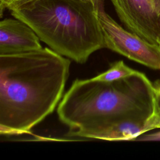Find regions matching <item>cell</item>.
Returning a JSON list of instances; mask_svg holds the SVG:
<instances>
[{
    "label": "cell",
    "instance_id": "10",
    "mask_svg": "<svg viewBox=\"0 0 160 160\" xmlns=\"http://www.w3.org/2000/svg\"><path fill=\"white\" fill-rule=\"evenodd\" d=\"M138 139V140H149V141H160V131L148 134V135H144V136H139L135 140Z\"/></svg>",
    "mask_w": 160,
    "mask_h": 160
},
{
    "label": "cell",
    "instance_id": "2",
    "mask_svg": "<svg viewBox=\"0 0 160 160\" xmlns=\"http://www.w3.org/2000/svg\"><path fill=\"white\" fill-rule=\"evenodd\" d=\"M70 59L48 48L0 56V134L29 133L60 102Z\"/></svg>",
    "mask_w": 160,
    "mask_h": 160
},
{
    "label": "cell",
    "instance_id": "12",
    "mask_svg": "<svg viewBox=\"0 0 160 160\" xmlns=\"http://www.w3.org/2000/svg\"><path fill=\"white\" fill-rule=\"evenodd\" d=\"M160 16V0H149Z\"/></svg>",
    "mask_w": 160,
    "mask_h": 160
},
{
    "label": "cell",
    "instance_id": "6",
    "mask_svg": "<svg viewBox=\"0 0 160 160\" xmlns=\"http://www.w3.org/2000/svg\"><path fill=\"white\" fill-rule=\"evenodd\" d=\"M42 48L39 38L23 21L14 18L0 22V56L22 54Z\"/></svg>",
    "mask_w": 160,
    "mask_h": 160
},
{
    "label": "cell",
    "instance_id": "8",
    "mask_svg": "<svg viewBox=\"0 0 160 160\" xmlns=\"http://www.w3.org/2000/svg\"><path fill=\"white\" fill-rule=\"evenodd\" d=\"M160 129V80L152 83V109L147 119L145 131Z\"/></svg>",
    "mask_w": 160,
    "mask_h": 160
},
{
    "label": "cell",
    "instance_id": "4",
    "mask_svg": "<svg viewBox=\"0 0 160 160\" xmlns=\"http://www.w3.org/2000/svg\"><path fill=\"white\" fill-rule=\"evenodd\" d=\"M105 48L154 70H160V46L152 44L117 23L104 10L98 11Z\"/></svg>",
    "mask_w": 160,
    "mask_h": 160
},
{
    "label": "cell",
    "instance_id": "7",
    "mask_svg": "<svg viewBox=\"0 0 160 160\" xmlns=\"http://www.w3.org/2000/svg\"><path fill=\"white\" fill-rule=\"evenodd\" d=\"M134 70L126 66L122 61L114 62L110 64L109 68L96 78L101 81L111 82L129 76L134 73Z\"/></svg>",
    "mask_w": 160,
    "mask_h": 160
},
{
    "label": "cell",
    "instance_id": "11",
    "mask_svg": "<svg viewBox=\"0 0 160 160\" xmlns=\"http://www.w3.org/2000/svg\"><path fill=\"white\" fill-rule=\"evenodd\" d=\"M91 2L96 8L97 11L101 8L104 7V0H86Z\"/></svg>",
    "mask_w": 160,
    "mask_h": 160
},
{
    "label": "cell",
    "instance_id": "1",
    "mask_svg": "<svg viewBox=\"0 0 160 160\" xmlns=\"http://www.w3.org/2000/svg\"><path fill=\"white\" fill-rule=\"evenodd\" d=\"M152 109V83L136 71L111 82L74 80L57 109L68 135L107 141L135 140L146 132Z\"/></svg>",
    "mask_w": 160,
    "mask_h": 160
},
{
    "label": "cell",
    "instance_id": "3",
    "mask_svg": "<svg viewBox=\"0 0 160 160\" xmlns=\"http://www.w3.org/2000/svg\"><path fill=\"white\" fill-rule=\"evenodd\" d=\"M11 11L51 49L78 63L105 48L98 11L86 0H34Z\"/></svg>",
    "mask_w": 160,
    "mask_h": 160
},
{
    "label": "cell",
    "instance_id": "5",
    "mask_svg": "<svg viewBox=\"0 0 160 160\" xmlns=\"http://www.w3.org/2000/svg\"><path fill=\"white\" fill-rule=\"evenodd\" d=\"M127 29L152 44L160 43V16L149 0H110Z\"/></svg>",
    "mask_w": 160,
    "mask_h": 160
},
{
    "label": "cell",
    "instance_id": "13",
    "mask_svg": "<svg viewBox=\"0 0 160 160\" xmlns=\"http://www.w3.org/2000/svg\"><path fill=\"white\" fill-rule=\"evenodd\" d=\"M159 46H160V43H159Z\"/></svg>",
    "mask_w": 160,
    "mask_h": 160
},
{
    "label": "cell",
    "instance_id": "9",
    "mask_svg": "<svg viewBox=\"0 0 160 160\" xmlns=\"http://www.w3.org/2000/svg\"><path fill=\"white\" fill-rule=\"evenodd\" d=\"M34 0H0V14L2 16L3 11L8 9L12 11Z\"/></svg>",
    "mask_w": 160,
    "mask_h": 160
}]
</instances>
